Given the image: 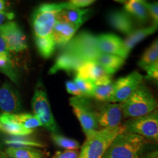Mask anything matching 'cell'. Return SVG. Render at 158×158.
Here are the masks:
<instances>
[{"mask_svg":"<svg viewBox=\"0 0 158 158\" xmlns=\"http://www.w3.org/2000/svg\"><path fill=\"white\" fill-rule=\"evenodd\" d=\"M6 9V3L3 0H0V12L5 11Z\"/></svg>","mask_w":158,"mask_h":158,"instance_id":"cell-40","label":"cell"},{"mask_svg":"<svg viewBox=\"0 0 158 158\" xmlns=\"http://www.w3.org/2000/svg\"><path fill=\"white\" fill-rule=\"evenodd\" d=\"M114 89V82L110 84L102 86H95L94 89L92 97L102 102H108L109 99L113 94Z\"/></svg>","mask_w":158,"mask_h":158,"instance_id":"cell-28","label":"cell"},{"mask_svg":"<svg viewBox=\"0 0 158 158\" xmlns=\"http://www.w3.org/2000/svg\"><path fill=\"white\" fill-rule=\"evenodd\" d=\"M21 108L19 92L10 84L5 82L0 87V109L4 114H15Z\"/></svg>","mask_w":158,"mask_h":158,"instance_id":"cell-14","label":"cell"},{"mask_svg":"<svg viewBox=\"0 0 158 158\" xmlns=\"http://www.w3.org/2000/svg\"><path fill=\"white\" fill-rule=\"evenodd\" d=\"M141 158H158V149L148 152L147 153L142 156Z\"/></svg>","mask_w":158,"mask_h":158,"instance_id":"cell-39","label":"cell"},{"mask_svg":"<svg viewBox=\"0 0 158 158\" xmlns=\"http://www.w3.org/2000/svg\"><path fill=\"white\" fill-rule=\"evenodd\" d=\"M74 83L76 84L79 89H80L83 95L85 98H92V93H93L94 89L95 87V85L93 83L91 82L90 81L86 80V79L80 78V77L76 76L74 78Z\"/></svg>","mask_w":158,"mask_h":158,"instance_id":"cell-31","label":"cell"},{"mask_svg":"<svg viewBox=\"0 0 158 158\" xmlns=\"http://www.w3.org/2000/svg\"><path fill=\"white\" fill-rule=\"evenodd\" d=\"M151 146L144 138L124 130L114 138L102 158H141L152 151Z\"/></svg>","mask_w":158,"mask_h":158,"instance_id":"cell-1","label":"cell"},{"mask_svg":"<svg viewBox=\"0 0 158 158\" xmlns=\"http://www.w3.org/2000/svg\"><path fill=\"white\" fill-rule=\"evenodd\" d=\"M147 7L149 17L153 21V24L158 27V2H147Z\"/></svg>","mask_w":158,"mask_h":158,"instance_id":"cell-34","label":"cell"},{"mask_svg":"<svg viewBox=\"0 0 158 158\" xmlns=\"http://www.w3.org/2000/svg\"><path fill=\"white\" fill-rule=\"evenodd\" d=\"M144 70L147 73V78L158 85V59L153 64L147 67Z\"/></svg>","mask_w":158,"mask_h":158,"instance_id":"cell-33","label":"cell"},{"mask_svg":"<svg viewBox=\"0 0 158 158\" xmlns=\"http://www.w3.org/2000/svg\"><path fill=\"white\" fill-rule=\"evenodd\" d=\"M15 18V14L13 12H0V27L3 25V23L6 21H12Z\"/></svg>","mask_w":158,"mask_h":158,"instance_id":"cell-38","label":"cell"},{"mask_svg":"<svg viewBox=\"0 0 158 158\" xmlns=\"http://www.w3.org/2000/svg\"><path fill=\"white\" fill-rule=\"evenodd\" d=\"M69 102L85 135L90 132L100 129L97 118L95 106L89 99L85 97H72Z\"/></svg>","mask_w":158,"mask_h":158,"instance_id":"cell-8","label":"cell"},{"mask_svg":"<svg viewBox=\"0 0 158 158\" xmlns=\"http://www.w3.org/2000/svg\"><path fill=\"white\" fill-rule=\"evenodd\" d=\"M94 2L93 0H70L64 2V9H84Z\"/></svg>","mask_w":158,"mask_h":158,"instance_id":"cell-32","label":"cell"},{"mask_svg":"<svg viewBox=\"0 0 158 158\" xmlns=\"http://www.w3.org/2000/svg\"><path fill=\"white\" fill-rule=\"evenodd\" d=\"M27 136H11L6 138L5 143L9 147H34L42 148L44 145L40 142L32 138Z\"/></svg>","mask_w":158,"mask_h":158,"instance_id":"cell-26","label":"cell"},{"mask_svg":"<svg viewBox=\"0 0 158 158\" xmlns=\"http://www.w3.org/2000/svg\"><path fill=\"white\" fill-rule=\"evenodd\" d=\"M51 138L56 146L65 150H78L80 149L78 141L73 138H68L58 133L51 134Z\"/></svg>","mask_w":158,"mask_h":158,"instance_id":"cell-30","label":"cell"},{"mask_svg":"<svg viewBox=\"0 0 158 158\" xmlns=\"http://www.w3.org/2000/svg\"><path fill=\"white\" fill-rule=\"evenodd\" d=\"M9 158H45L42 150L34 147H8L5 150Z\"/></svg>","mask_w":158,"mask_h":158,"instance_id":"cell-22","label":"cell"},{"mask_svg":"<svg viewBox=\"0 0 158 158\" xmlns=\"http://www.w3.org/2000/svg\"><path fill=\"white\" fill-rule=\"evenodd\" d=\"M31 108L42 126L51 133H58V127L51 109L48 96L43 83L39 81L31 99Z\"/></svg>","mask_w":158,"mask_h":158,"instance_id":"cell-6","label":"cell"},{"mask_svg":"<svg viewBox=\"0 0 158 158\" xmlns=\"http://www.w3.org/2000/svg\"><path fill=\"white\" fill-rule=\"evenodd\" d=\"M107 21L110 27L124 35H128L135 30L133 19L124 10L110 11L107 15Z\"/></svg>","mask_w":158,"mask_h":158,"instance_id":"cell-15","label":"cell"},{"mask_svg":"<svg viewBox=\"0 0 158 158\" xmlns=\"http://www.w3.org/2000/svg\"><path fill=\"white\" fill-rule=\"evenodd\" d=\"M158 59V38L150 45V46L146 49L142 54L141 59L138 62L140 68L145 69L150 64H153Z\"/></svg>","mask_w":158,"mask_h":158,"instance_id":"cell-25","label":"cell"},{"mask_svg":"<svg viewBox=\"0 0 158 158\" xmlns=\"http://www.w3.org/2000/svg\"><path fill=\"white\" fill-rule=\"evenodd\" d=\"M0 55H10V51L7 49L2 26L0 27Z\"/></svg>","mask_w":158,"mask_h":158,"instance_id":"cell-37","label":"cell"},{"mask_svg":"<svg viewBox=\"0 0 158 158\" xmlns=\"http://www.w3.org/2000/svg\"><path fill=\"white\" fill-rule=\"evenodd\" d=\"M99 50L102 54H111L125 59L128 56L123 40L114 34H102L97 36Z\"/></svg>","mask_w":158,"mask_h":158,"instance_id":"cell-13","label":"cell"},{"mask_svg":"<svg viewBox=\"0 0 158 158\" xmlns=\"http://www.w3.org/2000/svg\"><path fill=\"white\" fill-rule=\"evenodd\" d=\"M0 124H1V123H0Z\"/></svg>","mask_w":158,"mask_h":158,"instance_id":"cell-42","label":"cell"},{"mask_svg":"<svg viewBox=\"0 0 158 158\" xmlns=\"http://www.w3.org/2000/svg\"><path fill=\"white\" fill-rule=\"evenodd\" d=\"M143 76L138 71H133L114 82L113 94L108 102L122 103L130 98L134 91L143 83Z\"/></svg>","mask_w":158,"mask_h":158,"instance_id":"cell-9","label":"cell"},{"mask_svg":"<svg viewBox=\"0 0 158 158\" xmlns=\"http://www.w3.org/2000/svg\"><path fill=\"white\" fill-rule=\"evenodd\" d=\"M35 41L37 50L43 57L48 59L54 54L56 45L52 35L46 37H35Z\"/></svg>","mask_w":158,"mask_h":158,"instance_id":"cell-24","label":"cell"},{"mask_svg":"<svg viewBox=\"0 0 158 158\" xmlns=\"http://www.w3.org/2000/svg\"><path fill=\"white\" fill-rule=\"evenodd\" d=\"M8 51L21 52L27 48L26 36L15 21H9L2 26Z\"/></svg>","mask_w":158,"mask_h":158,"instance_id":"cell-11","label":"cell"},{"mask_svg":"<svg viewBox=\"0 0 158 158\" xmlns=\"http://www.w3.org/2000/svg\"><path fill=\"white\" fill-rule=\"evenodd\" d=\"M157 30V26L152 24L149 26V27H143V28L136 29V30L132 31L123 41L124 49H125L127 54L129 55L130 51L133 50L135 45H137L138 43H141L143 40H145L147 37L153 35Z\"/></svg>","mask_w":158,"mask_h":158,"instance_id":"cell-19","label":"cell"},{"mask_svg":"<svg viewBox=\"0 0 158 158\" xmlns=\"http://www.w3.org/2000/svg\"><path fill=\"white\" fill-rule=\"evenodd\" d=\"M124 10L130 16H133L142 23L146 22L149 18L146 1L130 0L125 2L124 5Z\"/></svg>","mask_w":158,"mask_h":158,"instance_id":"cell-21","label":"cell"},{"mask_svg":"<svg viewBox=\"0 0 158 158\" xmlns=\"http://www.w3.org/2000/svg\"><path fill=\"white\" fill-rule=\"evenodd\" d=\"M95 108L97 118L100 129L121 126L123 118L122 103L102 102Z\"/></svg>","mask_w":158,"mask_h":158,"instance_id":"cell-10","label":"cell"},{"mask_svg":"<svg viewBox=\"0 0 158 158\" xmlns=\"http://www.w3.org/2000/svg\"><path fill=\"white\" fill-rule=\"evenodd\" d=\"M123 118H137L158 108V101L147 84L142 83L126 101L122 103Z\"/></svg>","mask_w":158,"mask_h":158,"instance_id":"cell-2","label":"cell"},{"mask_svg":"<svg viewBox=\"0 0 158 158\" xmlns=\"http://www.w3.org/2000/svg\"><path fill=\"white\" fill-rule=\"evenodd\" d=\"M65 87L69 94H72L75 97H84L80 89H79L74 81H68L65 83Z\"/></svg>","mask_w":158,"mask_h":158,"instance_id":"cell-36","label":"cell"},{"mask_svg":"<svg viewBox=\"0 0 158 158\" xmlns=\"http://www.w3.org/2000/svg\"><path fill=\"white\" fill-rule=\"evenodd\" d=\"M12 119L23 126L25 128L33 130L35 128L41 127L42 124L36 116L30 114H10Z\"/></svg>","mask_w":158,"mask_h":158,"instance_id":"cell-27","label":"cell"},{"mask_svg":"<svg viewBox=\"0 0 158 158\" xmlns=\"http://www.w3.org/2000/svg\"><path fill=\"white\" fill-rule=\"evenodd\" d=\"M90 9H64L56 15V21L80 27L90 15Z\"/></svg>","mask_w":158,"mask_h":158,"instance_id":"cell-18","label":"cell"},{"mask_svg":"<svg viewBox=\"0 0 158 158\" xmlns=\"http://www.w3.org/2000/svg\"><path fill=\"white\" fill-rule=\"evenodd\" d=\"M122 125L90 132L79 151L78 158H102L114 138L124 131Z\"/></svg>","mask_w":158,"mask_h":158,"instance_id":"cell-3","label":"cell"},{"mask_svg":"<svg viewBox=\"0 0 158 158\" xmlns=\"http://www.w3.org/2000/svg\"><path fill=\"white\" fill-rule=\"evenodd\" d=\"M76 76L90 81L95 86H102L111 83V78L106 70L95 62H86L76 71Z\"/></svg>","mask_w":158,"mask_h":158,"instance_id":"cell-12","label":"cell"},{"mask_svg":"<svg viewBox=\"0 0 158 158\" xmlns=\"http://www.w3.org/2000/svg\"><path fill=\"white\" fill-rule=\"evenodd\" d=\"M62 51L70 53L84 63L95 62L102 54L98 48L97 35L87 31H80L75 35Z\"/></svg>","mask_w":158,"mask_h":158,"instance_id":"cell-4","label":"cell"},{"mask_svg":"<svg viewBox=\"0 0 158 158\" xmlns=\"http://www.w3.org/2000/svg\"><path fill=\"white\" fill-rule=\"evenodd\" d=\"M83 63L82 61L70 53L61 51L48 73L49 74H55L60 70L65 71L68 73L72 72L76 73Z\"/></svg>","mask_w":158,"mask_h":158,"instance_id":"cell-16","label":"cell"},{"mask_svg":"<svg viewBox=\"0 0 158 158\" xmlns=\"http://www.w3.org/2000/svg\"><path fill=\"white\" fill-rule=\"evenodd\" d=\"M0 72L6 75L15 84H18V76L12 62L10 55H0Z\"/></svg>","mask_w":158,"mask_h":158,"instance_id":"cell-29","label":"cell"},{"mask_svg":"<svg viewBox=\"0 0 158 158\" xmlns=\"http://www.w3.org/2000/svg\"><path fill=\"white\" fill-rule=\"evenodd\" d=\"M64 9V2L45 3L37 7L31 17L35 37L51 36L56 22V15Z\"/></svg>","mask_w":158,"mask_h":158,"instance_id":"cell-5","label":"cell"},{"mask_svg":"<svg viewBox=\"0 0 158 158\" xmlns=\"http://www.w3.org/2000/svg\"><path fill=\"white\" fill-rule=\"evenodd\" d=\"M78 27L70 23L56 21L52 31V37L57 48L61 50L64 48L76 35Z\"/></svg>","mask_w":158,"mask_h":158,"instance_id":"cell-17","label":"cell"},{"mask_svg":"<svg viewBox=\"0 0 158 158\" xmlns=\"http://www.w3.org/2000/svg\"><path fill=\"white\" fill-rule=\"evenodd\" d=\"M122 126L125 131L158 144V108L145 116L127 119Z\"/></svg>","mask_w":158,"mask_h":158,"instance_id":"cell-7","label":"cell"},{"mask_svg":"<svg viewBox=\"0 0 158 158\" xmlns=\"http://www.w3.org/2000/svg\"><path fill=\"white\" fill-rule=\"evenodd\" d=\"M124 61L125 59L120 56L102 54L96 59L95 62L100 64L108 74L111 76L119 70L120 68L124 64Z\"/></svg>","mask_w":158,"mask_h":158,"instance_id":"cell-23","label":"cell"},{"mask_svg":"<svg viewBox=\"0 0 158 158\" xmlns=\"http://www.w3.org/2000/svg\"><path fill=\"white\" fill-rule=\"evenodd\" d=\"M0 130L11 136H27L33 133V130L27 129L12 119L9 114H3L0 116Z\"/></svg>","mask_w":158,"mask_h":158,"instance_id":"cell-20","label":"cell"},{"mask_svg":"<svg viewBox=\"0 0 158 158\" xmlns=\"http://www.w3.org/2000/svg\"><path fill=\"white\" fill-rule=\"evenodd\" d=\"M0 158H9L7 157V155H6L5 152H4L2 151H0Z\"/></svg>","mask_w":158,"mask_h":158,"instance_id":"cell-41","label":"cell"},{"mask_svg":"<svg viewBox=\"0 0 158 158\" xmlns=\"http://www.w3.org/2000/svg\"><path fill=\"white\" fill-rule=\"evenodd\" d=\"M79 150H64L56 152L53 158H78Z\"/></svg>","mask_w":158,"mask_h":158,"instance_id":"cell-35","label":"cell"}]
</instances>
